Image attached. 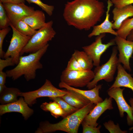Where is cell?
Segmentation results:
<instances>
[{"mask_svg": "<svg viewBox=\"0 0 133 133\" xmlns=\"http://www.w3.org/2000/svg\"><path fill=\"white\" fill-rule=\"evenodd\" d=\"M53 23V21H50L37 31L21 51L20 56L24 53L35 52L48 44L56 33L52 27Z\"/></svg>", "mask_w": 133, "mask_h": 133, "instance_id": "277c9868", "label": "cell"}, {"mask_svg": "<svg viewBox=\"0 0 133 133\" xmlns=\"http://www.w3.org/2000/svg\"><path fill=\"white\" fill-rule=\"evenodd\" d=\"M129 102L130 104L133 114V98H131L130 99Z\"/></svg>", "mask_w": 133, "mask_h": 133, "instance_id": "f35d334b", "label": "cell"}, {"mask_svg": "<svg viewBox=\"0 0 133 133\" xmlns=\"http://www.w3.org/2000/svg\"><path fill=\"white\" fill-rule=\"evenodd\" d=\"M50 113L51 115L56 118L60 116L64 117L66 116L65 112L60 106L57 108Z\"/></svg>", "mask_w": 133, "mask_h": 133, "instance_id": "e575fe53", "label": "cell"}, {"mask_svg": "<svg viewBox=\"0 0 133 133\" xmlns=\"http://www.w3.org/2000/svg\"><path fill=\"white\" fill-rule=\"evenodd\" d=\"M6 87L5 85H0V94L3 91Z\"/></svg>", "mask_w": 133, "mask_h": 133, "instance_id": "ab89813d", "label": "cell"}, {"mask_svg": "<svg viewBox=\"0 0 133 133\" xmlns=\"http://www.w3.org/2000/svg\"><path fill=\"white\" fill-rule=\"evenodd\" d=\"M83 133H100V129L101 126L99 125L98 127H93L85 123L83 121L82 122Z\"/></svg>", "mask_w": 133, "mask_h": 133, "instance_id": "4dcf8cb0", "label": "cell"}, {"mask_svg": "<svg viewBox=\"0 0 133 133\" xmlns=\"http://www.w3.org/2000/svg\"><path fill=\"white\" fill-rule=\"evenodd\" d=\"M49 99L53 101H55L59 104L65 112L66 116L78 110L70 105L61 97L49 98Z\"/></svg>", "mask_w": 133, "mask_h": 133, "instance_id": "d4e9b609", "label": "cell"}, {"mask_svg": "<svg viewBox=\"0 0 133 133\" xmlns=\"http://www.w3.org/2000/svg\"><path fill=\"white\" fill-rule=\"evenodd\" d=\"M96 105L90 102L56 123L51 124L47 121L41 122L35 133H48L60 131L68 133H77L85 117Z\"/></svg>", "mask_w": 133, "mask_h": 133, "instance_id": "7a4b0ae2", "label": "cell"}, {"mask_svg": "<svg viewBox=\"0 0 133 133\" xmlns=\"http://www.w3.org/2000/svg\"><path fill=\"white\" fill-rule=\"evenodd\" d=\"M111 1L115 7L118 8L133 4V0H111Z\"/></svg>", "mask_w": 133, "mask_h": 133, "instance_id": "d6a6232c", "label": "cell"}, {"mask_svg": "<svg viewBox=\"0 0 133 133\" xmlns=\"http://www.w3.org/2000/svg\"><path fill=\"white\" fill-rule=\"evenodd\" d=\"M3 4L10 24L13 26L18 21L33 14L35 11L33 7L26 5L25 3Z\"/></svg>", "mask_w": 133, "mask_h": 133, "instance_id": "30bf717a", "label": "cell"}, {"mask_svg": "<svg viewBox=\"0 0 133 133\" xmlns=\"http://www.w3.org/2000/svg\"><path fill=\"white\" fill-rule=\"evenodd\" d=\"M104 8L99 0H73L65 4L63 16L68 25L87 31L100 21Z\"/></svg>", "mask_w": 133, "mask_h": 133, "instance_id": "6da1fadb", "label": "cell"}, {"mask_svg": "<svg viewBox=\"0 0 133 133\" xmlns=\"http://www.w3.org/2000/svg\"><path fill=\"white\" fill-rule=\"evenodd\" d=\"M24 98H20L14 102L0 105V115L8 113L17 112L21 114L25 120L27 119L33 113V109L30 108Z\"/></svg>", "mask_w": 133, "mask_h": 133, "instance_id": "5bb4252c", "label": "cell"}, {"mask_svg": "<svg viewBox=\"0 0 133 133\" xmlns=\"http://www.w3.org/2000/svg\"><path fill=\"white\" fill-rule=\"evenodd\" d=\"M60 106L58 103L53 101L49 103L47 102L43 103L41 105L40 107L44 111L51 112Z\"/></svg>", "mask_w": 133, "mask_h": 133, "instance_id": "1f68e13d", "label": "cell"}, {"mask_svg": "<svg viewBox=\"0 0 133 133\" xmlns=\"http://www.w3.org/2000/svg\"><path fill=\"white\" fill-rule=\"evenodd\" d=\"M117 53V47H114L111 56L107 61L101 66L96 67L93 71L94 77L86 86L88 89L95 87L97 85L98 83L102 80L107 82H110L113 80L118 63Z\"/></svg>", "mask_w": 133, "mask_h": 133, "instance_id": "5b68a950", "label": "cell"}, {"mask_svg": "<svg viewBox=\"0 0 133 133\" xmlns=\"http://www.w3.org/2000/svg\"><path fill=\"white\" fill-rule=\"evenodd\" d=\"M7 77V76L6 72L3 71H0V85H5Z\"/></svg>", "mask_w": 133, "mask_h": 133, "instance_id": "8d00e7d4", "label": "cell"}, {"mask_svg": "<svg viewBox=\"0 0 133 133\" xmlns=\"http://www.w3.org/2000/svg\"><path fill=\"white\" fill-rule=\"evenodd\" d=\"M106 35L105 33L97 36L95 40L91 44L82 47L85 52L92 60L94 66L100 65V57L102 55L110 46L116 44L114 39H111L106 44H103L102 39Z\"/></svg>", "mask_w": 133, "mask_h": 133, "instance_id": "9c48e42d", "label": "cell"}, {"mask_svg": "<svg viewBox=\"0 0 133 133\" xmlns=\"http://www.w3.org/2000/svg\"><path fill=\"white\" fill-rule=\"evenodd\" d=\"M107 4L105 20L100 24L95 25L93 27L92 31L88 35V37L90 38L94 36H97L100 34L106 33H110L116 36L117 35L116 32L113 28V23L109 19V12L113 4L110 0H108Z\"/></svg>", "mask_w": 133, "mask_h": 133, "instance_id": "9a60e30c", "label": "cell"}, {"mask_svg": "<svg viewBox=\"0 0 133 133\" xmlns=\"http://www.w3.org/2000/svg\"><path fill=\"white\" fill-rule=\"evenodd\" d=\"M65 69L70 71L84 70L81 67L75 58L72 55Z\"/></svg>", "mask_w": 133, "mask_h": 133, "instance_id": "f1b7e54d", "label": "cell"}, {"mask_svg": "<svg viewBox=\"0 0 133 133\" xmlns=\"http://www.w3.org/2000/svg\"><path fill=\"white\" fill-rule=\"evenodd\" d=\"M68 92L61 97L70 105L78 109L87 105L90 101L88 99L72 91L68 90Z\"/></svg>", "mask_w": 133, "mask_h": 133, "instance_id": "d6986e66", "label": "cell"}, {"mask_svg": "<svg viewBox=\"0 0 133 133\" xmlns=\"http://www.w3.org/2000/svg\"><path fill=\"white\" fill-rule=\"evenodd\" d=\"M21 92L18 88L6 87L0 94V103L1 105L6 104L15 102L18 100Z\"/></svg>", "mask_w": 133, "mask_h": 133, "instance_id": "44dd1931", "label": "cell"}, {"mask_svg": "<svg viewBox=\"0 0 133 133\" xmlns=\"http://www.w3.org/2000/svg\"><path fill=\"white\" fill-rule=\"evenodd\" d=\"M127 39L131 41H133V29L130 32L127 36Z\"/></svg>", "mask_w": 133, "mask_h": 133, "instance_id": "74e56055", "label": "cell"}, {"mask_svg": "<svg viewBox=\"0 0 133 133\" xmlns=\"http://www.w3.org/2000/svg\"><path fill=\"white\" fill-rule=\"evenodd\" d=\"M113 99L110 97L106 98L102 102L96 104L83 121L90 126L97 127L98 124L97 121L101 115L107 110L113 109Z\"/></svg>", "mask_w": 133, "mask_h": 133, "instance_id": "4fadbf2b", "label": "cell"}, {"mask_svg": "<svg viewBox=\"0 0 133 133\" xmlns=\"http://www.w3.org/2000/svg\"><path fill=\"white\" fill-rule=\"evenodd\" d=\"M133 29V17L128 18L122 23L119 29L116 31L117 35L125 39L131 30Z\"/></svg>", "mask_w": 133, "mask_h": 133, "instance_id": "603a6c76", "label": "cell"}, {"mask_svg": "<svg viewBox=\"0 0 133 133\" xmlns=\"http://www.w3.org/2000/svg\"><path fill=\"white\" fill-rule=\"evenodd\" d=\"M15 65L12 58L10 57L5 59V60L0 58V71H3L4 68L6 67L13 66Z\"/></svg>", "mask_w": 133, "mask_h": 133, "instance_id": "836d02e7", "label": "cell"}, {"mask_svg": "<svg viewBox=\"0 0 133 133\" xmlns=\"http://www.w3.org/2000/svg\"><path fill=\"white\" fill-rule=\"evenodd\" d=\"M68 92V91L59 89L54 86L49 80L46 79L44 84L38 89L25 92H20L19 96L24 98L30 106L36 102V99L41 97H61Z\"/></svg>", "mask_w": 133, "mask_h": 133, "instance_id": "8992f818", "label": "cell"}, {"mask_svg": "<svg viewBox=\"0 0 133 133\" xmlns=\"http://www.w3.org/2000/svg\"><path fill=\"white\" fill-rule=\"evenodd\" d=\"M48 44L37 52L28 55L20 56L17 66L14 68L6 71L7 77L16 80L23 75L27 81L34 79L36 76V71L42 69V64L40 60L46 52L49 46Z\"/></svg>", "mask_w": 133, "mask_h": 133, "instance_id": "3957f363", "label": "cell"}, {"mask_svg": "<svg viewBox=\"0 0 133 133\" xmlns=\"http://www.w3.org/2000/svg\"><path fill=\"white\" fill-rule=\"evenodd\" d=\"M10 30V28L9 27L1 29L0 30V57L2 58H4L5 53L2 50L4 40Z\"/></svg>", "mask_w": 133, "mask_h": 133, "instance_id": "f546056e", "label": "cell"}, {"mask_svg": "<svg viewBox=\"0 0 133 133\" xmlns=\"http://www.w3.org/2000/svg\"><path fill=\"white\" fill-rule=\"evenodd\" d=\"M29 4L35 3L42 8L49 16H51L54 9V6L52 5H49L44 3L40 0H25Z\"/></svg>", "mask_w": 133, "mask_h": 133, "instance_id": "4316f807", "label": "cell"}, {"mask_svg": "<svg viewBox=\"0 0 133 133\" xmlns=\"http://www.w3.org/2000/svg\"><path fill=\"white\" fill-rule=\"evenodd\" d=\"M125 88L120 87H114L109 88L107 94L110 97L116 101L119 110L120 116H124L125 112L127 114V120L128 125H133V115L132 108L127 103L124 97L123 92ZM131 129H133V127Z\"/></svg>", "mask_w": 133, "mask_h": 133, "instance_id": "8fae6325", "label": "cell"}, {"mask_svg": "<svg viewBox=\"0 0 133 133\" xmlns=\"http://www.w3.org/2000/svg\"><path fill=\"white\" fill-rule=\"evenodd\" d=\"M112 13L114 21L113 28L114 29L117 30L125 20L129 17H133V4L120 8L115 7Z\"/></svg>", "mask_w": 133, "mask_h": 133, "instance_id": "e0dca14e", "label": "cell"}, {"mask_svg": "<svg viewBox=\"0 0 133 133\" xmlns=\"http://www.w3.org/2000/svg\"><path fill=\"white\" fill-rule=\"evenodd\" d=\"M117 74L113 83L109 88L124 87L132 90L133 92V78L128 73L121 64L117 65Z\"/></svg>", "mask_w": 133, "mask_h": 133, "instance_id": "ac0fdd59", "label": "cell"}, {"mask_svg": "<svg viewBox=\"0 0 133 133\" xmlns=\"http://www.w3.org/2000/svg\"><path fill=\"white\" fill-rule=\"evenodd\" d=\"M10 26L13 31L12 37L8 48L5 53L4 58L11 57L15 65L18 63L21 51L27 44L32 36H26L18 31L11 24Z\"/></svg>", "mask_w": 133, "mask_h": 133, "instance_id": "ba28073f", "label": "cell"}, {"mask_svg": "<svg viewBox=\"0 0 133 133\" xmlns=\"http://www.w3.org/2000/svg\"><path fill=\"white\" fill-rule=\"evenodd\" d=\"M95 74L91 70H64L60 76V80L67 85L73 87L86 86L93 79Z\"/></svg>", "mask_w": 133, "mask_h": 133, "instance_id": "52a82bcc", "label": "cell"}, {"mask_svg": "<svg viewBox=\"0 0 133 133\" xmlns=\"http://www.w3.org/2000/svg\"><path fill=\"white\" fill-rule=\"evenodd\" d=\"M10 24L3 3L0 1V28L2 29L9 27Z\"/></svg>", "mask_w": 133, "mask_h": 133, "instance_id": "484cf974", "label": "cell"}, {"mask_svg": "<svg viewBox=\"0 0 133 133\" xmlns=\"http://www.w3.org/2000/svg\"><path fill=\"white\" fill-rule=\"evenodd\" d=\"M25 0H0L3 3H11L15 4H19L25 3Z\"/></svg>", "mask_w": 133, "mask_h": 133, "instance_id": "d590c367", "label": "cell"}, {"mask_svg": "<svg viewBox=\"0 0 133 133\" xmlns=\"http://www.w3.org/2000/svg\"><path fill=\"white\" fill-rule=\"evenodd\" d=\"M102 86V84H100L91 89L83 90L69 86L61 82L59 84V86L60 88H64L66 90L74 91L86 98L90 100L91 102L95 104L103 100L99 95V90L101 88Z\"/></svg>", "mask_w": 133, "mask_h": 133, "instance_id": "2e32d148", "label": "cell"}, {"mask_svg": "<svg viewBox=\"0 0 133 133\" xmlns=\"http://www.w3.org/2000/svg\"><path fill=\"white\" fill-rule=\"evenodd\" d=\"M119 51L118 62L122 64L125 70L131 71L130 61L133 53V41L128 40L119 36H116L114 38Z\"/></svg>", "mask_w": 133, "mask_h": 133, "instance_id": "7c38bea8", "label": "cell"}, {"mask_svg": "<svg viewBox=\"0 0 133 133\" xmlns=\"http://www.w3.org/2000/svg\"><path fill=\"white\" fill-rule=\"evenodd\" d=\"M22 20L36 30L42 28L46 23L44 13L42 11L38 10H35L33 14Z\"/></svg>", "mask_w": 133, "mask_h": 133, "instance_id": "ffe728a7", "label": "cell"}, {"mask_svg": "<svg viewBox=\"0 0 133 133\" xmlns=\"http://www.w3.org/2000/svg\"><path fill=\"white\" fill-rule=\"evenodd\" d=\"M132 58H133V57H132Z\"/></svg>", "mask_w": 133, "mask_h": 133, "instance_id": "60d3db41", "label": "cell"}, {"mask_svg": "<svg viewBox=\"0 0 133 133\" xmlns=\"http://www.w3.org/2000/svg\"><path fill=\"white\" fill-rule=\"evenodd\" d=\"M14 26L19 32L26 36H32L37 31L22 20L17 22Z\"/></svg>", "mask_w": 133, "mask_h": 133, "instance_id": "cb8c5ba5", "label": "cell"}, {"mask_svg": "<svg viewBox=\"0 0 133 133\" xmlns=\"http://www.w3.org/2000/svg\"><path fill=\"white\" fill-rule=\"evenodd\" d=\"M103 125L105 129L111 133H126L128 132L126 131H122L120 129L118 124L116 125L111 120L105 122Z\"/></svg>", "mask_w": 133, "mask_h": 133, "instance_id": "83f0119b", "label": "cell"}, {"mask_svg": "<svg viewBox=\"0 0 133 133\" xmlns=\"http://www.w3.org/2000/svg\"><path fill=\"white\" fill-rule=\"evenodd\" d=\"M82 68L85 70H91L94 66L91 58L84 51L75 50L72 54Z\"/></svg>", "mask_w": 133, "mask_h": 133, "instance_id": "7402d4cb", "label": "cell"}]
</instances>
